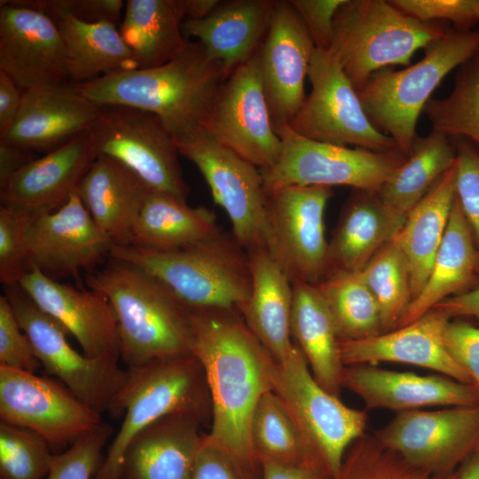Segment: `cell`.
<instances>
[{"label": "cell", "instance_id": "cell-40", "mask_svg": "<svg viewBox=\"0 0 479 479\" xmlns=\"http://www.w3.org/2000/svg\"><path fill=\"white\" fill-rule=\"evenodd\" d=\"M424 112L432 130L479 145V51L459 67L452 92L430 98Z\"/></svg>", "mask_w": 479, "mask_h": 479}, {"label": "cell", "instance_id": "cell-33", "mask_svg": "<svg viewBox=\"0 0 479 479\" xmlns=\"http://www.w3.org/2000/svg\"><path fill=\"white\" fill-rule=\"evenodd\" d=\"M455 180L456 161L410 211L396 234L409 264L412 300L422 290L443 241L455 200Z\"/></svg>", "mask_w": 479, "mask_h": 479}, {"label": "cell", "instance_id": "cell-18", "mask_svg": "<svg viewBox=\"0 0 479 479\" xmlns=\"http://www.w3.org/2000/svg\"><path fill=\"white\" fill-rule=\"evenodd\" d=\"M112 247L77 192L54 211L30 215L26 235L28 265L52 279L92 271L109 257Z\"/></svg>", "mask_w": 479, "mask_h": 479}, {"label": "cell", "instance_id": "cell-24", "mask_svg": "<svg viewBox=\"0 0 479 479\" xmlns=\"http://www.w3.org/2000/svg\"><path fill=\"white\" fill-rule=\"evenodd\" d=\"M342 387L357 395L366 410L383 408L401 412L428 406L479 404V392L472 383L444 375L391 371L371 364L345 365Z\"/></svg>", "mask_w": 479, "mask_h": 479}, {"label": "cell", "instance_id": "cell-45", "mask_svg": "<svg viewBox=\"0 0 479 479\" xmlns=\"http://www.w3.org/2000/svg\"><path fill=\"white\" fill-rule=\"evenodd\" d=\"M30 215L0 205V281L18 285L30 269L26 253V235Z\"/></svg>", "mask_w": 479, "mask_h": 479}, {"label": "cell", "instance_id": "cell-1", "mask_svg": "<svg viewBox=\"0 0 479 479\" xmlns=\"http://www.w3.org/2000/svg\"><path fill=\"white\" fill-rule=\"evenodd\" d=\"M192 355L203 369L211 404L207 438L246 479H260L250 428L255 410L272 390L274 359L236 310H191Z\"/></svg>", "mask_w": 479, "mask_h": 479}, {"label": "cell", "instance_id": "cell-6", "mask_svg": "<svg viewBox=\"0 0 479 479\" xmlns=\"http://www.w3.org/2000/svg\"><path fill=\"white\" fill-rule=\"evenodd\" d=\"M478 51L479 29L450 28L415 64L375 72L357 90L368 119L408 155L417 136V121L434 90Z\"/></svg>", "mask_w": 479, "mask_h": 479}, {"label": "cell", "instance_id": "cell-14", "mask_svg": "<svg viewBox=\"0 0 479 479\" xmlns=\"http://www.w3.org/2000/svg\"><path fill=\"white\" fill-rule=\"evenodd\" d=\"M4 294L45 371L94 410L107 412L126 381L128 370L118 363L93 359L76 351L67 340V331L19 285L4 286Z\"/></svg>", "mask_w": 479, "mask_h": 479}, {"label": "cell", "instance_id": "cell-22", "mask_svg": "<svg viewBox=\"0 0 479 479\" xmlns=\"http://www.w3.org/2000/svg\"><path fill=\"white\" fill-rule=\"evenodd\" d=\"M98 156L90 130L34 159L0 184V205L29 215L54 211L78 192Z\"/></svg>", "mask_w": 479, "mask_h": 479}, {"label": "cell", "instance_id": "cell-26", "mask_svg": "<svg viewBox=\"0 0 479 479\" xmlns=\"http://www.w3.org/2000/svg\"><path fill=\"white\" fill-rule=\"evenodd\" d=\"M192 417H164L137 433L123 454L119 479H190L204 436Z\"/></svg>", "mask_w": 479, "mask_h": 479}, {"label": "cell", "instance_id": "cell-3", "mask_svg": "<svg viewBox=\"0 0 479 479\" xmlns=\"http://www.w3.org/2000/svg\"><path fill=\"white\" fill-rule=\"evenodd\" d=\"M85 283L110 302L117 318L121 358L128 368L192 355L191 310L159 279L108 257L103 268L86 275Z\"/></svg>", "mask_w": 479, "mask_h": 479}, {"label": "cell", "instance_id": "cell-10", "mask_svg": "<svg viewBox=\"0 0 479 479\" xmlns=\"http://www.w3.org/2000/svg\"><path fill=\"white\" fill-rule=\"evenodd\" d=\"M98 155L133 171L151 191L186 202L189 186L173 134L155 114L126 106H101L90 130Z\"/></svg>", "mask_w": 479, "mask_h": 479}, {"label": "cell", "instance_id": "cell-25", "mask_svg": "<svg viewBox=\"0 0 479 479\" xmlns=\"http://www.w3.org/2000/svg\"><path fill=\"white\" fill-rule=\"evenodd\" d=\"M450 320L442 310L432 309L415 321L394 330L360 340L340 341L342 361L344 365L378 362L413 365L473 384L446 349L444 330Z\"/></svg>", "mask_w": 479, "mask_h": 479}, {"label": "cell", "instance_id": "cell-55", "mask_svg": "<svg viewBox=\"0 0 479 479\" xmlns=\"http://www.w3.org/2000/svg\"><path fill=\"white\" fill-rule=\"evenodd\" d=\"M450 318L453 317H473L479 319V286L464 293L452 295L436 305Z\"/></svg>", "mask_w": 479, "mask_h": 479}, {"label": "cell", "instance_id": "cell-31", "mask_svg": "<svg viewBox=\"0 0 479 479\" xmlns=\"http://www.w3.org/2000/svg\"><path fill=\"white\" fill-rule=\"evenodd\" d=\"M478 274L479 250L455 195L448 225L428 278L407 307L397 327L415 321L452 294L464 293Z\"/></svg>", "mask_w": 479, "mask_h": 479}, {"label": "cell", "instance_id": "cell-41", "mask_svg": "<svg viewBox=\"0 0 479 479\" xmlns=\"http://www.w3.org/2000/svg\"><path fill=\"white\" fill-rule=\"evenodd\" d=\"M359 273L378 302L382 333L396 329L412 300L409 264L396 235Z\"/></svg>", "mask_w": 479, "mask_h": 479}, {"label": "cell", "instance_id": "cell-29", "mask_svg": "<svg viewBox=\"0 0 479 479\" xmlns=\"http://www.w3.org/2000/svg\"><path fill=\"white\" fill-rule=\"evenodd\" d=\"M150 188L121 162L98 155L82 179L78 195L113 245L130 244L136 217Z\"/></svg>", "mask_w": 479, "mask_h": 479}, {"label": "cell", "instance_id": "cell-47", "mask_svg": "<svg viewBox=\"0 0 479 479\" xmlns=\"http://www.w3.org/2000/svg\"><path fill=\"white\" fill-rule=\"evenodd\" d=\"M0 365L32 373L42 366L4 294L0 296Z\"/></svg>", "mask_w": 479, "mask_h": 479}, {"label": "cell", "instance_id": "cell-51", "mask_svg": "<svg viewBox=\"0 0 479 479\" xmlns=\"http://www.w3.org/2000/svg\"><path fill=\"white\" fill-rule=\"evenodd\" d=\"M446 349L469 375L479 392V327L463 321H449L444 330Z\"/></svg>", "mask_w": 479, "mask_h": 479}, {"label": "cell", "instance_id": "cell-5", "mask_svg": "<svg viewBox=\"0 0 479 479\" xmlns=\"http://www.w3.org/2000/svg\"><path fill=\"white\" fill-rule=\"evenodd\" d=\"M127 370L126 381L107 411L123 420L94 479H119L128 444L150 424L170 415L201 422L211 412L203 369L192 355L155 359Z\"/></svg>", "mask_w": 479, "mask_h": 479}, {"label": "cell", "instance_id": "cell-17", "mask_svg": "<svg viewBox=\"0 0 479 479\" xmlns=\"http://www.w3.org/2000/svg\"><path fill=\"white\" fill-rule=\"evenodd\" d=\"M0 420L33 431L49 445L73 444L103 423L100 412L63 383L4 365Z\"/></svg>", "mask_w": 479, "mask_h": 479}, {"label": "cell", "instance_id": "cell-34", "mask_svg": "<svg viewBox=\"0 0 479 479\" xmlns=\"http://www.w3.org/2000/svg\"><path fill=\"white\" fill-rule=\"evenodd\" d=\"M220 230L211 209L191 207L168 194L150 191L134 222L129 245L178 249L204 241Z\"/></svg>", "mask_w": 479, "mask_h": 479}, {"label": "cell", "instance_id": "cell-36", "mask_svg": "<svg viewBox=\"0 0 479 479\" xmlns=\"http://www.w3.org/2000/svg\"><path fill=\"white\" fill-rule=\"evenodd\" d=\"M181 0H128L120 34L133 52L138 69L162 66L187 46Z\"/></svg>", "mask_w": 479, "mask_h": 479}, {"label": "cell", "instance_id": "cell-35", "mask_svg": "<svg viewBox=\"0 0 479 479\" xmlns=\"http://www.w3.org/2000/svg\"><path fill=\"white\" fill-rule=\"evenodd\" d=\"M51 19L66 47L71 83H83L138 68L137 59L116 24L106 21L88 23L67 14Z\"/></svg>", "mask_w": 479, "mask_h": 479}, {"label": "cell", "instance_id": "cell-49", "mask_svg": "<svg viewBox=\"0 0 479 479\" xmlns=\"http://www.w3.org/2000/svg\"><path fill=\"white\" fill-rule=\"evenodd\" d=\"M20 5L38 10L47 16L67 14L78 20L116 24L125 4L122 0H16Z\"/></svg>", "mask_w": 479, "mask_h": 479}, {"label": "cell", "instance_id": "cell-28", "mask_svg": "<svg viewBox=\"0 0 479 479\" xmlns=\"http://www.w3.org/2000/svg\"><path fill=\"white\" fill-rule=\"evenodd\" d=\"M248 254L251 292L240 313L274 361L280 363L294 347L291 334L292 282L266 248Z\"/></svg>", "mask_w": 479, "mask_h": 479}, {"label": "cell", "instance_id": "cell-8", "mask_svg": "<svg viewBox=\"0 0 479 479\" xmlns=\"http://www.w3.org/2000/svg\"><path fill=\"white\" fill-rule=\"evenodd\" d=\"M272 391L287 407L316 459L333 476L349 446L365 435L367 410L351 408L314 378L294 344L289 356L274 363Z\"/></svg>", "mask_w": 479, "mask_h": 479}, {"label": "cell", "instance_id": "cell-30", "mask_svg": "<svg viewBox=\"0 0 479 479\" xmlns=\"http://www.w3.org/2000/svg\"><path fill=\"white\" fill-rule=\"evenodd\" d=\"M405 219L389 210L376 192L354 189L328 241V274L360 271Z\"/></svg>", "mask_w": 479, "mask_h": 479}, {"label": "cell", "instance_id": "cell-44", "mask_svg": "<svg viewBox=\"0 0 479 479\" xmlns=\"http://www.w3.org/2000/svg\"><path fill=\"white\" fill-rule=\"evenodd\" d=\"M112 433V427L103 422L65 452L51 454L45 479H94L104 459L103 448Z\"/></svg>", "mask_w": 479, "mask_h": 479}, {"label": "cell", "instance_id": "cell-37", "mask_svg": "<svg viewBox=\"0 0 479 479\" xmlns=\"http://www.w3.org/2000/svg\"><path fill=\"white\" fill-rule=\"evenodd\" d=\"M455 161L456 148L450 137L434 130L416 136L404 161L376 193L389 210L406 218Z\"/></svg>", "mask_w": 479, "mask_h": 479}, {"label": "cell", "instance_id": "cell-42", "mask_svg": "<svg viewBox=\"0 0 479 479\" xmlns=\"http://www.w3.org/2000/svg\"><path fill=\"white\" fill-rule=\"evenodd\" d=\"M458 471L438 475L420 469L381 445L373 436L363 435L348 449L331 479H457Z\"/></svg>", "mask_w": 479, "mask_h": 479}, {"label": "cell", "instance_id": "cell-56", "mask_svg": "<svg viewBox=\"0 0 479 479\" xmlns=\"http://www.w3.org/2000/svg\"><path fill=\"white\" fill-rule=\"evenodd\" d=\"M34 159L33 153L0 141V184Z\"/></svg>", "mask_w": 479, "mask_h": 479}, {"label": "cell", "instance_id": "cell-54", "mask_svg": "<svg viewBox=\"0 0 479 479\" xmlns=\"http://www.w3.org/2000/svg\"><path fill=\"white\" fill-rule=\"evenodd\" d=\"M321 467L312 464L260 462V479H331Z\"/></svg>", "mask_w": 479, "mask_h": 479}, {"label": "cell", "instance_id": "cell-19", "mask_svg": "<svg viewBox=\"0 0 479 479\" xmlns=\"http://www.w3.org/2000/svg\"><path fill=\"white\" fill-rule=\"evenodd\" d=\"M290 1L276 0L257 67L273 126L288 124L304 100V82L315 51Z\"/></svg>", "mask_w": 479, "mask_h": 479}, {"label": "cell", "instance_id": "cell-59", "mask_svg": "<svg viewBox=\"0 0 479 479\" xmlns=\"http://www.w3.org/2000/svg\"><path fill=\"white\" fill-rule=\"evenodd\" d=\"M475 451H479V442H478V444H477V447H476Z\"/></svg>", "mask_w": 479, "mask_h": 479}, {"label": "cell", "instance_id": "cell-38", "mask_svg": "<svg viewBox=\"0 0 479 479\" xmlns=\"http://www.w3.org/2000/svg\"><path fill=\"white\" fill-rule=\"evenodd\" d=\"M317 286L340 341L360 340L382 333L378 302L359 271H332Z\"/></svg>", "mask_w": 479, "mask_h": 479}, {"label": "cell", "instance_id": "cell-12", "mask_svg": "<svg viewBox=\"0 0 479 479\" xmlns=\"http://www.w3.org/2000/svg\"><path fill=\"white\" fill-rule=\"evenodd\" d=\"M332 194L319 185L267 192L266 249L292 283L318 285L329 272L325 210Z\"/></svg>", "mask_w": 479, "mask_h": 479}, {"label": "cell", "instance_id": "cell-9", "mask_svg": "<svg viewBox=\"0 0 479 479\" xmlns=\"http://www.w3.org/2000/svg\"><path fill=\"white\" fill-rule=\"evenodd\" d=\"M274 130L281 152L271 168L261 171L266 192L288 185H347L377 192L407 156L399 150L374 152L309 139L287 124Z\"/></svg>", "mask_w": 479, "mask_h": 479}, {"label": "cell", "instance_id": "cell-2", "mask_svg": "<svg viewBox=\"0 0 479 479\" xmlns=\"http://www.w3.org/2000/svg\"><path fill=\"white\" fill-rule=\"evenodd\" d=\"M223 63L201 43L186 48L168 63L75 84L98 106H126L158 116L175 137L202 127L225 79Z\"/></svg>", "mask_w": 479, "mask_h": 479}, {"label": "cell", "instance_id": "cell-32", "mask_svg": "<svg viewBox=\"0 0 479 479\" xmlns=\"http://www.w3.org/2000/svg\"><path fill=\"white\" fill-rule=\"evenodd\" d=\"M291 334L316 381L338 396L343 365L339 338L327 304L317 285L293 282Z\"/></svg>", "mask_w": 479, "mask_h": 479}, {"label": "cell", "instance_id": "cell-39", "mask_svg": "<svg viewBox=\"0 0 479 479\" xmlns=\"http://www.w3.org/2000/svg\"><path fill=\"white\" fill-rule=\"evenodd\" d=\"M250 437L259 464L265 460L312 464L326 470L312 455L287 407L272 390L263 396L255 410Z\"/></svg>", "mask_w": 479, "mask_h": 479}, {"label": "cell", "instance_id": "cell-57", "mask_svg": "<svg viewBox=\"0 0 479 479\" xmlns=\"http://www.w3.org/2000/svg\"><path fill=\"white\" fill-rule=\"evenodd\" d=\"M186 20H198L208 16L218 4L219 0H181Z\"/></svg>", "mask_w": 479, "mask_h": 479}, {"label": "cell", "instance_id": "cell-15", "mask_svg": "<svg viewBox=\"0 0 479 479\" xmlns=\"http://www.w3.org/2000/svg\"><path fill=\"white\" fill-rule=\"evenodd\" d=\"M375 438L411 465L447 475L464 463L479 442V404L397 412Z\"/></svg>", "mask_w": 479, "mask_h": 479}, {"label": "cell", "instance_id": "cell-53", "mask_svg": "<svg viewBox=\"0 0 479 479\" xmlns=\"http://www.w3.org/2000/svg\"><path fill=\"white\" fill-rule=\"evenodd\" d=\"M24 90L0 70V137L12 126L20 111Z\"/></svg>", "mask_w": 479, "mask_h": 479}, {"label": "cell", "instance_id": "cell-21", "mask_svg": "<svg viewBox=\"0 0 479 479\" xmlns=\"http://www.w3.org/2000/svg\"><path fill=\"white\" fill-rule=\"evenodd\" d=\"M18 285L76 339L85 356L118 363L121 353L117 318L103 294L61 283L33 267Z\"/></svg>", "mask_w": 479, "mask_h": 479}, {"label": "cell", "instance_id": "cell-11", "mask_svg": "<svg viewBox=\"0 0 479 479\" xmlns=\"http://www.w3.org/2000/svg\"><path fill=\"white\" fill-rule=\"evenodd\" d=\"M308 77L311 91L287 124L295 133L374 152L398 150L393 139L368 119L357 90L332 51L315 49Z\"/></svg>", "mask_w": 479, "mask_h": 479}, {"label": "cell", "instance_id": "cell-23", "mask_svg": "<svg viewBox=\"0 0 479 479\" xmlns=\"http://www.w3.org/2000/svg\"><path fill=\"white\" fill-rule=\"evenodd\" d=\"M100 106L70 82L26 90L18 115L0 141L33 153H50L90 130Z\"/></svg>", "mask_w": 479, "mask_h": 479}, {"label": "cell", "instance_id": "cell-7", "mask_svg": "<svg viewBox=\"0 0 479 479\" xmlns=\"http://www.w3.org/2000/svg\"><path fill=\"white\" fill-rule=\"evenodd\" d=\"M444 22L423 21L390 1L346 0L338 10L330 51L356 90L389 66H408L414 52L441 39Z\"/></svg>", "mask_w": 479, "mask_h": 479}, {"label": "cell", "instance_id": "cell-43", "mask_svg": "<svg viewBox=\"0 0 479 479\" xmlns=\"http://www.w3.org/2000/svg\"><path fill=\"white\" fill-rule=\"evenodd\" d=\"M51 454L37 434L0 422V479H45Z\"/></svg>", "mask_w": 479, "mask_h": 479}, {"label": "cell", "instance_id": "cell-50", "mask_svg": "<svg viewBox=\"0 0 479 479\" xmlns=\"http://www.w3.org/2000/svg\"><path fill=\"white\" fill-rule=\"evenodd\" d=\"M299 14L316 49L329 50L334 18L346 0H289Z\"/></svg>", "mask_w": 479, "mask_h": 479}, {"label": "cell", "instance_id": "cell-52", "mask_svg": "<svg viewBox=\"0 0 479 479\" xmlns=\"http://www.w3.org/2000/svg\"><path fill=\"white\" fill-rule=\"evenodd\" d=\"M190 479H246L231 458L204 435Z\"/></svg>", "mask_w": 479, "mask_h": 479}, {"label": "cell", "instance_id": "cell-13", "mask_svg": "<svg viewBox=\"0 0 479 479\" xmlns=\"http://www.w3.org/2000/svg\"><path fill=\"white\" fill-rule=\"evenodd\" d=\"M175 139L179 154L198 168L215 203L226 212L238 242L247 252L266 248L267 192L261 170L202 128Z\"/></svg>", "mask_w": 479, "mask_h": 479}, {"label": "cell", "instance_id": "cell-27", "mask_svg": "<svg viewBox=\"0 0 479 479\" xmlns=\"http://www.w3.org/2000/svg\"><path fill=\"white\" fill-rule=\"evenodd\" d=\"M276 0L219 1L205 18L186 20L185 35L198 39L208 54L224 66L228 76L256 53L271 19Z\"/></svg>", "mask_w": 479, "mask_h": 479}, {"label": "cell", "instance_id": "cell-46", "mask_svg": "<svg viewBox=\"0 0 479 479\" xmlns=\"http://www.w3.org/2000/svg\"><path fill=\"white\" fill-rule=\"evenodd\" d=\"M456 148V198L479 250V149L466 138L453 140Z\"/></svg>", "mask_w": 479, "mask_h": 479}, {"label": "cell", "instance_id": "cell-58", "mask_svg": "<svg viewBox=\"0 0 479 479\" xmlns=\"http://www.w3.org/2000/svg\"><path fill=\"white\" fill-rule=\"evenodd\" d=\"M457 479H479V451H475L463 463Z\"/></svg>", "mask_w": 479, "mask_h": 479}, {"label": "cell", "instance_id": "cell-16", "mask_svg": "<svg viewBox=\"0 0 479 479\" xmlns=\"http://www.w3.org/2000/svg\"><path fill=\"white\" fill-rule=\"evenodd\" d=\"M201 128L261 171L276 163L281 139L274 130L255 54L225 79Z\"/></svg>", "mask_w": 479, "mask_h": 479}, {"label": "cell", "instance_id": "cell-4", "mask_svg": "<svg viewBox=\"0 0 479 479\" xmlns=\"http://www.w3.org/2000/svg\"><path fill=\"white\" fill-rule=\"evenodd\" d=\"M109 257L151 274L191 310L241 312L250 295L249 254L222 229L204 241L178 249L113 245Z\"/></svg>", "mask_w": 479, "mask_h": 479}, {"label": "cell", "instance_id": "cell-48", "mask_svg": "<svg viewBox=\"0 0 479 479\" xmlns=\"http://www.w3.org/2000/svg\"><path fill=\"white\" fill-rule=\"evenodd\" d=\"M403 12L423 21H449L457 30L479 23V0H390Z\"/></svg>", "mask_w": 479, "mask_h": 479}, {"label": "cell", "instance_id": "cell-20", "mask_svg": "<svg viewBox=\"0 0 479 479\" xmlns=\"http://www.w3.org/2000/svg\"><path fill=\"white\" fill-rule=\"evenodd\" d=\"M0 70L23 90L70 82L68 56L54 21L38 10L1 1Z\"/></svg>", "mask_w": 479, "mask_h": 479}]
</instances>
